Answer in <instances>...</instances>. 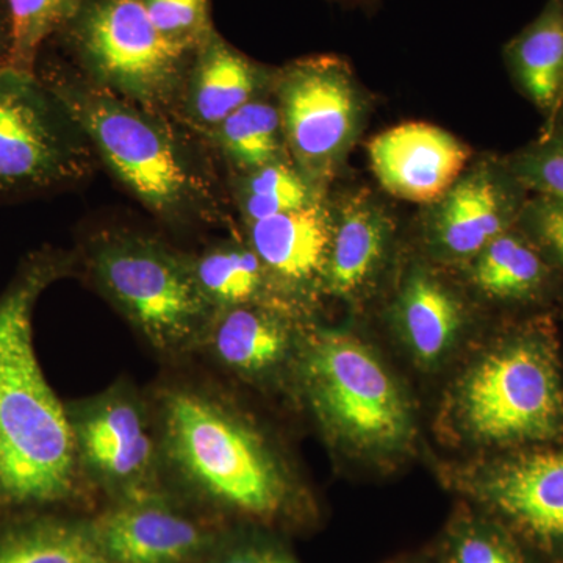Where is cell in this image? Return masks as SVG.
<instances>
[{
    "label": "cell",
    "mask_w": 563,
    "mask_h": 563,
    "mask_svg": "<svg viewBox=\"0 0 563 563\" xmlns=\"http://www.w3.org/2000/svg\"><path fill=\"white\" fill-rule=\"evenodd\" d=\"M295 383L325 435L343 446L387 454L412 437L409 404L398 384L351 333H309Z\"/></svg>",
    "instance_id": "obj_5"
},
{
    "label": "cell",
    "mask_w": 563,
    "mask_h": 563,
    "mask_svg": "<svg viewBox=\"0 0 563 563\" xmlns=\"http://www.w3.org/2000/svg\"><path fill=\"white\" fill-rule=\"evenodd\" d=\"M342 2H351V3H374L376 0H342Z\"/></svg>",
    "instance_id": "obj_33"
},
{
    "label": "cell",
    "mask_w": 563,
    "mask_h": 563,
    "mask_svg": "<svg viewBox=\"0 0 563 563\" xmlns=\"http://www.w3.org/2000/svg\"><path fill=\"white\" fill-rule=\"evenodd\" d=\"M504 165L525 191L563 202V125H553Z\"/></svg>",
    "instance_id": "obj_27"
},
{
    "label": "cell",
    "mask_w": 563,
    "mask_h": 563,
    "mask_svg": "<svg viewBox=\"0 0 563 563\" xmlns=\"http://www.w3.org/2000/svg\"><path fill=\"white\" fill-rule=\"evenodd\" d=\"M73 18L92 84L152 113L180 98L192 57L157 31L141 0H88Z\"/></svg>",
    "instance_id": "obj_7"
},
{
    "label": "cell",
    "mask_w": 563,
    "mask_h": 563,
    "mask_svg": "<svg viewBox=\"0 0 563 563\" xmlns=\"http://www.w3.org/2000/svg\"><path fill=\"white\" fill-rule=\"evenodd\" d=\"M9 18L10 46L3 65L33 70L41 44L63 21L70 20L77 0H3Z\"/></svg>",
    "instance_id": "obj_26"
},
{
    "label": "cell",
    "mask_w": 563,
    "mask_h": 563,
    "mask_svg": "<svg viewBox=\"0 0 563 563\" xmlns=\"http://www.w3.org/2000/svg\"><path fill=\"white\" fill-rule=\"evenodd\" d=\"M269 74L217 32L192 55L181 87V111L209 133L244 103L261 98Z\"/></svg>",
    "instance_id": "obj_17"
},
{
    "label": "cell",
    "mask_w": 563,
    "mask_h": 563,
    "mask_svg": "<svg viewBox=\"0 0 563 563\" xmlns=\"http://www.w3.org/2000/svg\"><path fill=\"white\" fill-rule=\"evenodd\" d=\"M9 18L0 16V58H3V63H5L7 60V54H9ZM0 66H2V63H0Z\"/></svg>",
    "instance_id": "obj_32"
},
{
    "label": "cell",
    "mask_w": 563,
    "mask_h": 563,
    "mask_svg": "<svg viewBox=\"0 0 563 563\" xmlns=\"http://www.w3.org/2000/svg\"><path fill=\"white\" fill-rule=\"evenodd\" d=\"M387 211L365 192L351 196L333 217L322 285L340 298L361 292L383 265L391 239Z\"/></svg>",
    "instance_id": "obj_18"
},
{
    "label": "cell",
    "mask_w": 563,
    "mask_h": 563,
    "mask_svg": "<svg viewBox=\"0 0 563 563\" xmlns=\"http://www.w3.org/2000/svg\"><path fill=\"white\" fill-rule=\"evenodd\" d=\"M110 172L161 220H213V192L157 114L91 80L47 84Z\"/></svg>",
    "instance_id": "obj_3"
},
{
    "label": "cell",
    "mask_w": 563,
    "mask_h": 563,
    "mask_svg": "<svg viewBox=\"0 0 563 563\" xmlns=\"http://www.w3.org/2000/svg\"><path fill=\"white\" fill-rule=\"evenodd\" d=\"M169 484L220 517L276 525L298 506L287 463L261 429L206 385H163L154 402Z\"/></svg>",
    "instance_id": "obj_2"
},
{
    "label": "cell",
    "mask_w": 563,
    "mask_h": 563,
    "mask_svg": "<svg viewBox=\"0 0 563 563\" xmlns=\"http://www.w3.org/2000/svg\"><path fill=\"white\" fill-rule=\"evenodd\" d=\"M536 242L525 233L504 232L474 257L473 280L499 301H528L543 291L550 277Z\"/></svg>",
    "instance_id": "obj_23"
},
{
    "label": "cell",
    "mask_w": 563,
    "mask_h": 563,
    "mask_svg": "<svg viewBox=\"0 0 563 563\" xmlns=\"http://www.w3.org/2000/svg\"><path fill=\"white\" fill-rule=\"evenodd\" d=\"M306 339L279 303H247L214 312L198 352L240 379L266 383L296 373Z\"/></svg>",
    "instance_id": "obj_14"
},
{
    "label": "cell",
    "mask_w": 563,
    "mask_h": 563,
    "mask_svg": "<svg viewBox=\"0 0 563 563\" xmlns=\"http://www.w3.org/2000/svg\"><path fill=\"white\" fill-rule=\"evenodd\" d=\"M455 417L484 444L544 442L563 431V387L551 343L525 332L474 363L455 391Z\"/></svg>",
    "instance_id": "obj_6"
},
{
    "label": "cell",
    "mask_w": 563,
    "mask_h": 563,
    "mask_svg": "<svg viewBox=\"0 0 563 563\" xmlns=\"http://www.w3.org/2000/svg\"><path fill=\"white\" fill-rule=\"evenodd\" d=\"M80 136L33 70L0 66V191L40 190L85 176L90 154Z\"/></svg>",
    "instance_id": "obj_10"
},
{
    "label": "cell",
    "mask_w": 563,
    "mask_h": 563,
    "mask_svg": "<svg viewBox=\"0 0 563 563\" xmlns=\"http://www.w3.org/2000/svg\"><path fill=\"white\" fill-rule=\"evenodd\" d=\"M192 268L214 312L247 303H273L268 296L277 287L250 244L211 246L202 254L192 255Z\"/></svg>",
    "instance_id": "obj_22"
},
{
    "label": "cell",
    "mask_w": 563,
    "mask_h": 563,
    "mask_svg": "<svg viewBox=\"0 0 563 563\" xmlns=\"http://www.w3.org/2000/svg\"><path fill=\"white\" fill-rule=\"evenodd\" d=\"M141 3L157 31L190 57L214 33L209 0H141Z\"/></svg>",
    "instance_id": "obj_28"
},
{
    "label": "cell",
    "mask_w": 563,
    "mask_h": 563,
    "mask_svg": "<svg viewBox=\"0 0 563 563\" xmlns=\"http://www.w3.org/2000/svg\"><path fill=\"white\" fill-rule=\"evenodd\" d=\"M274 87L291 163L322 199L361 131L357 80L342 58L314 55L280 69Z\"/></svg>",
    "instance_id": "obj_9"
},
{
    "label": "cell",
    "mask_w": 563,
    "mask_h": 563,
    "mask_svg": "<svg viewBox=\"0 0 563 563\" xmlns=\"http://www.w3.org/2000/svg\"><path fill=\"white\" fill-rule=\"evenodd\" d=\"M99 290L166 361L198 354L214 310L192 268V255L135 232L99 236L88 255Z\"/></svg>",
    "instance_id": "obj_4"
},
{
    "label": "cell",
    "mask_w": 563,
    "mask_h": 563,
    "mask_svg": "<svg viewBox=\"0 0 563 563\" xmlns=\"http://www.w3.org/2000/svg\"><path fill=\"white\" fill-rule=\"evenodd\" d=\"M368 155L384 190L404 201L435 203L461 179L472 151L444 129L406 122L374 136Z\"/></svg>",
    "instance_id": "obj_13"
},
{
    "label": "cell",
    "mask_w": 563,
    "mask_h": 563,
    "mask_svg": "<svg viewBox=\"0 0 563 563\" xmlns=\"http://www.w3.org/2000/svg\"><path fill=\"white\" fill-rule=\"evenodd\" d=\"M199 563H298L280 544L229 528L220 543Z\"/></svg>",
    "instance_id": "obj_30"
},
{
    "label": "cell",
    "mask_w": 563,
    "mask_h": 563,
    "mask_svg": "<svg viewBox=\"0 0 563 563\" xmlns=\"http://www.w3.org/2000/svg\"><path fill=\"white\" fill-rule=\"evenodd\" d=\"M523 192L506 165L473 169L435 202L429 220L433 246L451 258L476 257L520 221Z\"/></svg>",
    "instance_id": "obj_12"
},
{
    "label": "cell",
    "mask_w": 563,
    "mask_h": 563,
    "mask_svg": "<svg viewBox=\"0 0 563 563\" xmlns=\"http://www.w3.org/2000/svg\"><path fill=\"white\" fill-rule=\"evenodd\" d=\"M62 252L32 255L0 296V517L90 507L66 404L47 384L33 344V312L66 276Z\"/></svg>",
    "instance_id": "obj_1"
},
{
    "label": "cell",
    "mask_w": 563,
    "mask_h": 563,
    "mask_svg": "<svg viewBox=\"0 0 563 563\" xmlns=\"http://www.w3.org/2000/svg\"><path fill=\"white\" fill-rule=\"evenodd\" d=\"M396 320L418 361L431 365L453 346L462 328V307L442 282L413 272L396 302Z\"/></svg>",
    "instance_id": "obj_21"
},
{
    "label": "cell",
    "mask_w": 563,
    "mask_h": 563,
    "mask_svg": "<svg viewBox=\"0 0 563 563\" xmlns=\"http://www.w3.org/2000/svg\"><path fill=\"white\" fill-rule=\"evenodd\" d=\"M90 517L110 563H199L229 531L224 518L174 487L107 503Z\"/></svg>",
    "instance_id": "obj_11"
},
{
    "label": "cell",
    "mask_w": 563,
    "mask_h": 563,
    "mask_svg": "<svg viewBox=\"0 0 563 563\" xmlns=\"http://www.w3.org/2000/svg\"><path fill=\"white\" fill-rule=\"evenodd\" d=\"M66 412L81 476L106 504L173 487L154 406L133 385L66 402Z\"/></svg>",
    "instance_id": "obj_8"
},
{
    "label": "cell",
    "mask_w": 563,
    "mask_h": 563,
    "mask_svg": "<svg viewBox=\"0 0 563 563\" xmlns=\"http://www.w3.org/2000/svg\"><path fill=\"white\" fill-rule=\"evenodd\" d=\"M207 135L244 173L282 161V151L287 147L279 109L262 98L244 103Z\"/></svg>",
    "instance_id": "obj_24"
},
{
    "label": "cell",
    "mask_w": 563,
    "mask_h": 563,
    "mask_svg": "<svg viewBox=\"0 0 563 563\" xmlns=\"http://www.w3.org/2000/svg\"><path fill=\"white\" fill-rule=\"evenodd\" d=\"M477 492L533 539L563 544V450L499 463L481 477Z\"/></svg>",
    "instance_id": "obj_15"
},
{
    "label": "cell",
    "mask_w": 563,
    "mask_h": 563,
    "mask_svg": "<svg viewBox=\"0 0 563 563\" xmlns=\"http://www.w3.org/2000/svg\"><path fill=\"white\" fill-rule=\"evenodd\" d=\"M313 201L321 199L290 162L268 163L244 173L240 181L239 206L246 225L302 209Z\"/></svg>",
    "instance_id": "obj_25"
},
{
    "label": "cell",
    "mask_w": 563,
    "mask_h": 563,
    "mask_svg": "<svg viewBox=\"0 0 563 563\" xmlns=\"http://www.w3.org/2000/svg\"><path fill=\"white\" fill-rule=\"evenodd\" d=\"M520 221L531 229L537 246L550 252L563 266V202L536 196L525 203Z\"/></svg>",
    "instance_id": "obj_31"
},
{
    "label": "cell",
    "mask_w": 563,
    "mask_h": 563,
    "mask_svg": "<svg viewBox=\"0 0 563 563\" xmlns=\"http://www.w3.org/2000/svg\"><path fill=\"white\" fill-rule=\"evenodd\" d=\"M0 563H110L90 515L35 510L0 520Z\"/></svg>",
    "instance_id": "obj_19"
},
{
    "label": "cell",
    "mask_w": 563,
    "mask_h": 563,
    "mask_svg": "<svg viewBox=\"0 0 563 563\" xmlns=\"http://www.w3.org/2000/svg\"><path fill=\"white\" fill-rule=\"evenodd\" d=\"M563 107V106H562Z\"/></svg>",
    "instance_id": "obj_34"
},
{
    "label": "cell",
    "mask_w": 563,
    "mask_h": 563,
    "mask_svg": "<svg viewBox=\"0 0 563 563\" xmlns=\"http://www.w3.org/2000/svg\"><path fill=\"white\" fill-rule=\"evenodd\" d=\"M332 235L333 214L322 199L247 225V244L284 295L322 284Z\"/></svg>",
    "instance_id": "obj_16"
},
{
    "label": "cell",
    "mask_w": 563,
    "mask_h": 563,
    "mask_svg": "<svg viewBox=\"0 0 563 563\" xmlns=\"http://www.w3.org/2000/svg\"><path fill=\"white\" fill-rule=\"evenodd\" d=\"M504 60L526 98L555 120L563 106V0L544 2L504 46Z\"/></svg>",
    "instance_id": "obj_20"
},
{
    "label": "cell",
    "mask_w": 563,
    "mask_h": 563,
    "mask_svg": "<svg viewBox=\"0 0 563 563\" xmlns=\"http://www.w3.org/2000/svg\"><path fill=\"white\" fill-rule=\"evenodd\" d=\"M450 563H525L498 532L479 523L465 525L453 537Z\"/></svg>",
    "instance_id": "obj_29"
}]
</instances>
